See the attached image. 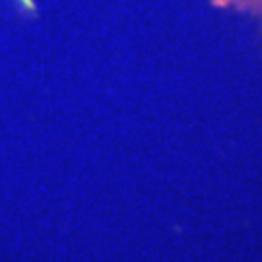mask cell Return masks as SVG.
<instances>
[{"label": "cell", "mask_w": 262, "mask_h": 262, "mask_svg": "<svg viewBox=\"0 0 262 262\" xmlns=\"http://www.w3.org/2000/svg\"><path fill=\"white\" fill-rule=\"evenodd\" d=\"M258 6H260V8H262V0H258Z\"/></svg>", "instance_id": "obj_1"}]
</instances>
